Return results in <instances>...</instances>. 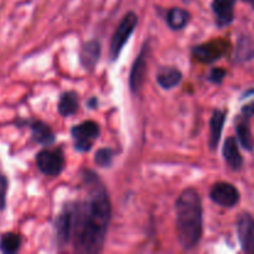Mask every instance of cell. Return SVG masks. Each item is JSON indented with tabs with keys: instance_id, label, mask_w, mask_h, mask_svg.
<instances>
[{
	"instance_id": "obj_1",
	"label": "cell",
	"mask_w": 254,
	"mask_h": 254,
	"mask_svg": "<svg viewBox=\"0 0 254 254\" xmlns=\"http://www.w3.org/2000/svg\"><path fill=\"white\" fill-rule=\"evenodd\" d=\"M87 195L83 201L73 206L74 251L78 253H99L106 241L111 221L112 206L103 184L96 174L88 171L84 175Z\"/></svg>"
},
{
	"instance_id": "obj_2",
	"label": "cell",
	"mask_w": 254,
	"mask_h": 254,
	"mask_svg": "<svg viewBox=\"0 0 254 254\" xmlns=\"http://www.w3.org/2000/svg\"><path fill=\"white\" fill-rule=\"evenodd\" d=\"M178 241L186 251L193 250L202 237V202L198 192L186 189L176 201Z\"/></svg>"
},
{
	"instance_id": "obj_3",
	"label": "cell",
	"mask_w": 254,
	"mask_h": 254,
	"mask_svg": "<svg viewBox=\"0 0 254 254\" xmlns=\"http://www.w3.org/2000/svg\"><path fill=\"white\" fill-rule=\"evenodd\" d=\"M136 24H138V16L134 11H129L123 17L121 24L117 27L116 32H114L113 37L111 41V49H109V54H111V59L117 60L119 57V54L123 50L124 45L128 41L130 35L135 30Z\"/></svg>"
},
{
	"instance_id": "obj_4",
	"label": "cell",
	"mask_w": 254,
	"mask_h": 254,
	"mask_svg": "<svg viewBox=\"0 0 254 254\" xmlns=\"http://www.w3.org/2000/svg\"><path fill=\"white\" fill-rule=\"evenodd\" d=\"M71 131L74 139V148L82 153L91 150L94 140L99 136V127L93 121H86L74 126Z\"/></svg>"
},
{
	"instance_id": "obj_5",
	"label": "cell",
	"mask_w": 254,
	"mask_h": 254,
	"mask_svg": "<svg viewBox=\"0 0 254 254\" xmlns=\"http://www.w3.org/2000/svg\"><path fill=\"white\" fill-rule=\"evenodd\" d=\"M39 170L47 176H57L64 168V156L61 149L41 150L36 156Z\"/></svg>"
},
{
	"instance_id": "obj_6",
	"label": "cell",
	"mask_w": 254,
	"mask_h": 254,
	"mask_svg": "<svg viewBox=\"0 0 254 254\" xmlns=\"http://www.w3.org/2000/svg\"><path fill=\"white\" fill-rule=\"evenodd\" d=\"M210 197L222 207H233L240 202V192L230 183H217L210 191Z\"/></svg>"
},
{
	"instance_id": "obj_7",
	"label": "cell",
	"mask_w": 254,
	"mask_h": 254,
	"mask_svg": "<svg viewBox=\"0 0 254 254\" xmlns=\"http://www.w3.org/2000/svg\"><path fill=\"white\" fill-rule=\"evenodd\" d=\"M237 233L241 247L246 253L254 254V218L250 213H241L237 218Z\"/></svg>"
},
{
	"instance_id": "obj_8",
	"label": "cell",
	"mask_w": 254,
	"mask_h": 254,
	"mask_svg": "<svg viewBox=\"0 0 254 254\" xmlns=\"http://www.w3.org/2000/svg\"><path fill=\"white\" fill-rule=\"evenodd\" d=\"M72 231H73V206L69 205L60 213L55 223V232L60 246H66V243L71 240Z\"/></svg>"
},
{
	"instance_id": "obj_9",
	"label": "cell",
	"mask_w": 254,
	"mask_h": 254,
	"mask_svg": "<svg viewBox=\"0 0 254 254\" xmlns=\"http://www.w3.org/2000/svg\"><path fill=\"white\" fill-rule=\"evenodd\" d=\"M146 60H148V46H144L141 49L140 54L136 57L133 67H131L130 78H129V84L133 93H138L143 86L144 78L146 73Z\"/></svg>"
},
{
	"instance_id": "obj_10",
	"label": "cell",
	"mask_w": 254,
	"mask_h": 254,
	"mask_svg": "<svg viewBox=\"0 0 254 254\" xmlns=\"http://www.w3.org/2000/svg\"><path fill=\"white\" fill-rule=\"evenodd\" d=\"M226 51V45L222 41H213L208 44L200 45L193 49V56L196 60L203 64H211L221 59Z\"/></svg>"
},
{
	"instance_id": "obj_11",
	"label": "cell",
	"mask_w": 254,
	"mask_h": 254,
	"mask_svg": "<svg viewBox=\"0 0 254 254\" xmlns=\"http://www.w3.org/2000/svg\"><path fill=\"white\" fill-rule=\"evenodd\" d=\"M236 0H213L212 10L218 26L225 27L235 20Z\"/></svg>"
},
{
	"instance_id": "obj_12",
	"label": "cell",
	"mask_w": 254,
	"mask_h": 254,
	"mask_svg": "<svg viewBox=\"0 0 254 254\" xmlns=\"http://www.w3.org/2000/svg\"><path fill=\"white\" fill-rule=\"evenodd\" d=\"M99 57H101V44L98 41L91 40L82 46L79 60H81V64L87 71H92L96 67Z\"/></svg>"
},
{
	"instance_id": "obj_13",
	"label": "cell",
	"mask_w": 254,
	"mask_h": 254,
	"mask_svg": "<svg viewBox=\"0 0 254 254\" xmlns=\"http://www.w3.org/2000/svg\"><path fill=\"white\" fill-rule=\"evenodd\" d=\"M226 121V112L217 109L213 112V116L210 122V139H208V145L211 150H216L220 143L221 134L223 130V124Z\"/></svg>"
},
{
	"instance_id": "obj_14",
	"label": "cell",
	"mask_w": 254,
	"mask_h": 254,
	"mask_svg": "<svg viewBox=\"0 0 254 254\" xmlns=\"http://www.w3.org/2000/svg\"><path fill=\"white\" fill-rule=\"evenodd\" d=\"M223 156L225 160L233 170H240L242 168L243 159L241 156L240 150H238V144L236 138L230 136L226 139L225 145H223Z\"/></svg>"
},
{
	"instance_id": "obj_15",
	"label": "cell",
	"mask_w": 254,
	"mask_h": 254,
	"mask_svg": "<svg viewBox=\"0 0 254 254\" xmlns=\"http://www.w3.org/2000/svg\"><path fill=\"white\" fill-rule=\"evenodd\" d=\"M183 79V74L175 67H163L158 72V81L159 86L164 89H171L178 86Z\"/></svg>"
},
{
	"instance_id": "obj_16",
	"label": "cell",
	"mask_w": 254,
	"mask_h": 254,
	"mask_svg": "<svg viewBox=\"0 0 254 254\" xmlns=\"http://www.w3.org/2000/svg\"><path fill=\"white\" fill-rule=\"evenodd\" d=\"M248 118L250 117L243 116L238 119L237 124H236V131H237V138L241 145L246 150L252 151L254 149V140L252 136V131H251V126Z\"/></svg>"
},
{
	"instance_id": "obj_17",
	"label": "cell",
	"mask_w": 254,
	"mask_h": 254,
	"mask_svg": "<svg viewBox=\"0 0 254 254\" xmlns=\"http://www.w3.org/2000/svg\"><path fill=\"white\" fill-rule=\"evenodd\" d=\"M32 139L41 145H51L55 141V134L46 123L34 122L31 124Z\"/></svg>"
},
{
	"instance_id": "obj_18",
	"label": "cell",
	"mask_w": 254,
	"mask_h": 254,
	"mask_svg": "<svg viewBox=\"0 0 254 254\" xmlns=\"http://www.w3.org/2000/svg\"><path fill=\"white\" fill-rule=\"evenodd\" d=\"M190 21V12L181 7H173L166 14V22L173 30H181Z\"/></svg>"
},
{
	"instance_id": "obj_19",
	"label": "cell",
	"mask_w": 254,
	"mask_h": 254,
	"mask_svg": "<svg viewBox=\"0 0 254 254\" xmlns=\"http://www.w3.org/2000/svg\"><path fill=\"white\" fill-rule=\"evenodd\" d=\"M78 96L76 92H64L59 102V112L61 116L69 117L73 116L78 109Z\"/></svg>"
},
{
	"instance_id": "obj_20",
	"label": "cell",
	"mask_w": 254,
	"mask_h": 254,
	"mask_svg": "<svg viewBox=\"0 0 254 254\" xmlns=\"http://www.w3.org/2000/svg\"><path fill=\"white\" fill-rule=\"evenodd\" d=\"M21 247V237L16 233H4L0 237V251L5 254L16 253Z\"/></svg>"
},
{
	"instance_id": "obj_21",
	"label": "cell",
	"mask_w": 254,
	"mask_h": 254,
	"mask_svg": "<svg viewBox=\"0 0 254 254\" xmlns=\"http://www.w3.org/2000/svg\"><path fill=\"white\" fill-rule=\"evenodd\" d=\"M236 57L240 61H247L254 57V41L250 37H242L238 42Z\"/></svg>"
},
{
	"instance_id": "obj_22",
	"label": "cell",
	"mask_w": 254,
	"mask_h": 254,
	"mask_svg": "<svg viewBox=\"0 0 254 254\" xmlns=\"http://www.w3.org/2000/svg\"><path fill=\"white\" fill-rule=\"evenodd\" d=\"M113 158H114V151L112 150V149L102 148L96 153L94 161H96L97 165H99L101 168H107V166H111L112 161H113Z\"/></svg>"
},
{
	"instance_id": "obj_23",
	"label": "cell",
	"mask_w": 254,
	"mask_h": 254,
	"mask_svg": "<svg viewBox=\"0 0 254 254\" xmlns=\"http://www.w3.org/2000/svg\"><path fill=\"white\" fill-rule=\"evenodd\" d=\"M6 190H7V180L4 174L0 171V210L5 207L6 202Z\"/></svg>"
},
{
	"instance_id": "obj_24",
	"label": "cell",
	"mask_w": 254,
	"mask_h": 254,
	"mask_svg": "<svg viewBox=\"0 0 254 254\" xmlns=\"http://www.w3.org/2000/svg\"><path fill=\"white\" fill-rule=\"evenodd\" d=\"M226 76V71L222 68H213L212 71H211L210 76H208V79H210L212 83H221V82L223 81V78H225Z\"/></svg>"
},
{
	"instance_id": "obj_25",
	"label": "cell",
	"mask_w": 254,
	"mask_h": 254,
	"mask_svg": "<svg viewBox=\"0 0 254 254\" xmlns=\"http://www.w3.org/2000/svg\"><path fill=\"white\" fill-rule=\"evenodd\" d=\"M242 113H243V116H247V117L254 116V102L253 103H250V104H247V106L243 107Z\"/></svg>"
},
{
	"instance_id": "obj_26",
	"label": "cell",
	"mask_w": 254,
	"mask_h": 254,
	"mask_svg": "<svg viewBox=\"0 0 254 254\" xmlns=\"http://www.w3.org/2000/svg\"><path fill=\"white\" fill-rule=\"evenodd\" d=\"M250 1H251V2H252V4L254 5V0H250Z\"/></svg>"
}]
</instances>
